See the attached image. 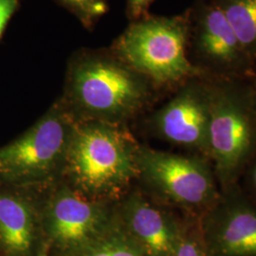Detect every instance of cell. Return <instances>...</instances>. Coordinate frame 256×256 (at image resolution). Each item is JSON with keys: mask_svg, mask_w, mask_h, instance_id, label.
<instances>
[{"mask_svg": "<svg viewBox=\"0 0 256 256\" xmlns=\"http://www.w3.org/2000/svg\"><path fill=\"white\" fill-rule=\"evenodd\" d=\"M158 93L110 48H81L70 59L61 99L77 120L124 124L146 112Z\"/></svg>", "mask_w": 256, "mask_h": 256, "instance_id": "1", "label": "cell"}, {"mask_svg": "<svg viewBox=\"0 0 256 256\" xmlns=\"http://www.w3.org/2000/svg\"><path fill=\"white\" fill-rule=\"evenodd\" d=\"M138 147L124 124L77 120L63 171L86 196L112 198L138 180Z\"/></svg>", "mask_w": 256, "mask_h": 256, "instance_id": "2", "label": "cell"}, {"mask_svg": "<svg viewBox=\"0 0 256 256\" xmlns=\"http://www.w3.org/2000/svg\"><path fill=\"white\" fill-rule=\"evenodd\" d=\"M189 8L171 16L147 14L130 22L110 48L158 92H174L191 78L205 75L188 56Z\"/></svg>", "mask_w": 256, "mask_h": 256, "instance_id": "3", "label": "cell"}, {"mask_svg": "<svg viewBox=\"0 0 256 256\" xmlns=\"http://www.w3.org/2000/svg\"><path fill=\"white\" fill-rule=\"evenodd\" d=\"M209 78V158L220 190L239 184L256 155V102L250 80Z\"/></svg>", "mask_w": 256, "mask_h": 256, "instance_id": "4", "label": "cell"}, {"mask_svg": "<svg viewBox=\"0 0 256 256\" xmlns=\"http://www.w3.org/2000/svg\"><path fill=\"white\" fill-rule=\"evenodd\" d=\"M138 180L147 196L185 216L200 218L220 200L221 190L210 158L140 144Z\"/></svg>", "mask_w": 256, "mask_h": 256, "instance_id": "5", "label": "cell"}, {"mask_svg": "<svg viewBox=\"0 0 256 256\" xmlns=\"http://www.w3.org/2000/svg\"><path fill=\"white\" fill-rule=\"evenodd\" d=\"M77 120L58 100L27 132L0 150V168L10 176L46 182L64 169Z\"/></svg>", "mask_w": 256, "mask_h": 256, "instance_id": "6", "label": "cell"}, {"mask_svg": "<svg viewBox=\"0 0 256 256\" xmlns=\"http://www.w3.org/2000/svg\"><path fill=\"white\" fill-rule=\"evenodd\" d=\"M189 59L207 76L252 80L256 63L239 42L214 0H194L189 8Z\"/></svg>", "mask_w": 256, "mask_h": 256, "instance_id": "7", "label": "cell"}, {"mask_svg": "<svg viewBox=\"0 0 256 256\" xmlns=\"http://www.w3.org/2000/svg\"><path fill=\"white\" fill-rule=\"evenodd\" d=\"M173 92L172 97L147 120L150 128L156 136L187 153L209 158L208 76L191 78Z\"/></svg>", "mask_w": 256, "mask_h": 256, "instance_id": "8", "label": "cell"}, {"mask_svg": "<svg viewBox=\"0 0 256 256\" xmlns=\"http://www.w3.org/2000/svg\"><path fill=\"white\" fill-rule=\"evenodd\" d=\"M210 256H256V206L238 184L200 218Z\"/></svg>", "mask_w": 256, "mask_h": 256, "instance_id": "9", "label": "cell"}, {"mask_svg": "<svg viewBox=\"0 0 256 256\" xmlns=\"http://www.w3.org/2000/svg\"><path fill=\"white\" fill-rule=\"evenodd\" d=\"M111 214L102 200L64 185L46 202L44 220L52 239L70 250L100 234L110 223Z\"/></svg>", "mask_w": 256, "mask_h": 256, "instance_id": "10", "label": "cell"}, {"mask_svg": "<svg viewBox=\"0 0 256 256\" xmlns=\"http://www.w3.org/2000/svg\"><path fill=\"white\" fill-rule=\"evenodd\" d=\"M119 214L144 256H174L182 230V214H176L138 190L126 196Z\"/></svg>", "mask_w": 256, "mask_h": 256, "instance_id": "11", "label": "cell"}, {"mask_svg": "<svg viewBox=\"0 0 256 256\" xmlns=\"http://www.w3.org/2000/svg\"><path fill=\"white\" fill-rule=\"evenodd\" d=\"M36 210L28 202L14 194H0V238L14 252H26L36 230Z\"/></svg>", "mask_w": 256, "mask_h": 256, "instance_id": "12", "label": "cell"}, {"mask_svg": "<svg viewBox=\"0 0 256 256\" xmlns=\"http://www.w3.org/2000/svg\"><path fill=\"white\" fill-rule=\"evenodd\" d=\"M68 256H144L128 234L120 216H112L106 228Z\"/></svg>", "mask_w": 256, "mask_h": 256, "instance_id": "13", "label": "cell"}, {"mask_svg": "<svg viewBox=\"0 0 256 256\" xmlns=\"http://www.w3.org/2000/svg\"><path fill=\"white\" fill-rule=\"evenodd\" d=\"M239 42L256 63V0H214Z\"/></svg>", "mask_w": 256, "mask_h": 256, "instance_id": "14", "label": "cell"}, {"mask_svg": "<svg viewBox=\"0 0 256 256\" xmlns=\"http://www.w3.org/2000/svg\"><path fill=\"white\" fill-rule=\"evenodd\" d=\"M174 256H210L198 218L183 216L182 230Z\"/></svg>", "mask_w": 256, "mask_h": 256, "instance_id": "15", "label": "cell"}, {"mask_svg": "<svg viewBox=\"0 0 256 256\" xmlns=\"http://www.w3.org/2000/svg\"><path fill=\"white\" fill-rule=\"evenodd\" d=\"M79 20L86 30H92L106 14L108 0H54Z\"/></svg>", "mask_w": 256, "mask_h": 256, "instance_id": "16", "label": "cell"}, {"mask_svg": "<svg viewBox=\"0 0 256 256\" xmlns=\"http://www.w3.org/2000/svg\"><path fill=\"white\" fill-rule=\"evenodd\" d=\"M239 185L245 196L256 206V155L246 166Z\"/></svg>", "mask_w": 256, "mask_h": 256, "instance_id": "17", "label": "cell"}, {"mask_svg": "<svg viewBox=\"0 0 256 256\" xmlns=\"http://www.w3.org/2000/svg\"><path fill=\"white\" fill-rule=\"evenodd\" d=\"M155 0H126V12L130 22L149 14V9Z\"/></svg>", "mask_w": 256, "mask_h": 256, "instance_id": "18", "label": "cell"}, {"mask_svg": "<svg viewBox=\"0 0 256 256\" xmlns=\"http://www.w3.org/2000/svg\"><path fill=\"white\" fill-rule=\"evenodd\" d=\"M18 7V0H0V38Z\"/></svg>", "mask_w": 256, "mask_h": 256, "instance_id": "19", "label": "cell"}, {"mask_svg": "<svg viewBox=\"0 0 256 256\" xmlns=\"http://www.w3.org/2000/svg\"><path fill=\"white\" fill-rule=\"evenodd\" d=\"M38 256H48V247H46V244H44V245L41 247L40 250H39Z\"/></svg>", "mask_w": 256, "mask_h": 256, "instance_id": "20", "label": "cell"}, {"mask_svg": "<svg viewBox=\"0 0 256 256\" xmlns=\"http://www.w3.org/2000/svg\"><path fill=\"white\" fill-rule=\"evenodd\" d=\"M250 82H252V90H254V99H256V77H254V78L250 80Z\"/></svg>", "mask_w": 256, "mask_h": 256, "instance_id": "21", "label": "cell"}]
</instances>
